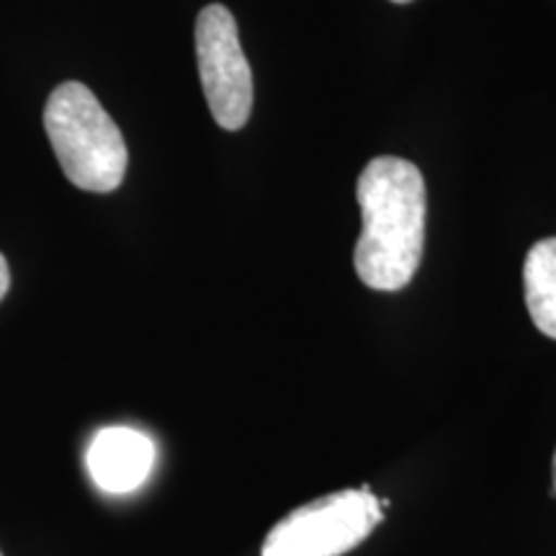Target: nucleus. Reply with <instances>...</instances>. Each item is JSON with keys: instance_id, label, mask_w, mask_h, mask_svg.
<instances>
[{"instance_id": "obj_1", "label": "nucleus", "mask_w": 556, "mask_h": 556, "mask_svg": "<svg viewBox=\"0 0 556 556\" xmlns=\"http://www.w3.org/2000/svg\"><path fill=\"white\" fill-rule=\"evenodd\" d=\"M356 197L364 219L353 250L358 278L377 291L405 289L426 245V178L409 160L374 157L361 173Z\"/></svg>"}, {"instance_id": "obj_2", "label": "nucleus", "mask_w": 556, "mask_h": 556, "mask_svg": "<svg viewBox=\"0 0 556 556\" xmlns=\"http://www.w3.org/2000/svg\"><path fill=\"white\" fill-rule=\"evenodd\" d=\"M45 129L70 184L93 193L119 189L129 165L127 142L88 86L70 80L54 88Z\"/></svg>"}, {"instance_id": "obj_3", "label": "nucleus", "mask_w": 556, "mask_h": 556, "mask_svg": "<svg viewBox=\"0 0 556 556\" xmlns=\"http://www.w3.org/2000/svg\"><path fill=\"white\" fill-rule=\"evenodd\" d=\"M384 520L368 486L340 490L291 510L263 541V556H343Z\"/></svg>"}, {"instance_id": "obj_4", "label": "nucleus", "mask_w": 556, "mask_h": 556, "mask_svg": "<svg viewBox=\"0 0 556 556\" xmlns=\"http://www.w3.org/2000/svg\"><path fill=\"white\" fill-rule=\"evenodd\" d=\"M197 62L214 122L227 131L245 127L253 111V73L240 47L238 21L222 3L199 13Z\"/></svg>"}, {"instance_id": "obj_5", "label": "nucleus", "mask_w": 556, "mask_h": 556, "mask_svg": "<svg viewBox=\"0 0 556 556\" xmlns=\"http://www.w3.org/2000/svg\"><path fill=\"white\" fill-rule=\"evenodd\" d=\"M88 471L111 495H127L144 484L155 464V443L135 428H106L88 448Z\"/></svg>"}, {"instance_id": "obj_6", "label": "nucleus", "mask_w": 556, "mask_h": 556, "mask_svg": "<svg viewBox=\"0 0 556 556\" xmlns=\"http://www.w3.org/2000/svg\"><path fill=\"white\" fill-rule=\"evenodd\" d=\"M523 287L533 325L546 338L556 340V238L539 240L528 250Z\"/></svg>"}, {"instance_id": "obj_7", "label": "nucleus", "mask_w": 556, "mask_h": 556, "mask_svg": "<svg viewBox=\"0 0 556 556\" xmlns=\"http://www.w3.org/2000/svg\"><path fill=\"white\" fill-rule=\"evenodd\" d=\"M9 287H11V270H9V261L0 255V299L9 294Z\"/></svg>"}, {"instance_id": "obj_8", "label": "nucleus", "mask_w": 556, "mask_h": 556, "mask_svg": "<svg viewBox=\"0 0 556 556\" xmlns=\"http://www.w3.org/2000/svg\"><path fill=\"white\" fill-rule=\"evenodd\" d=\"M552 475H554V495H556V454H554V464H552Z\"/></svg>"}, {"instance_id": "obj_9", "label": "nucleus", "mask_w": 556, "mask_h": 556, "mask_svg": "<svg viewBox=\"0 0 556 556\" xmlns=\"http://www.w3.org/2000/svg\"><path fill=\"white\" fill-rule=\"evenodd\" d=\"M392 3H409V0H392Z\"/></svg>"}, {"instance_id": "obj_10", "label": "nucleus", "mask_w": 556, "mask_h": 556, "mask_svg": "<svg viewBox=\"0 0 556 556\" xmlns=\"http://www.w3.org/2000/svg\"><path fill=\"white\" fill-rule=\"evenodd\" d=\"M0 556H3V554H0Z\"/></svg>"}]
</instances>
